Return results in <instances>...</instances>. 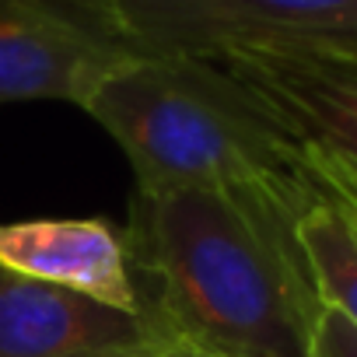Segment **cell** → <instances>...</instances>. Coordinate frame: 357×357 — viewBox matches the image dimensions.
<instances>
[{
    "label": "cell",
    "mask_w": 357,
    "mask_h": 357,
    "mask_svg": "<svg viewBox=\"0 0 357 357\" xmlns=\"http://www.w3.org/2000/svg\"><path fill=\"white\" fill-rule=\"evenodd\" d=\"M298 238L319 301L343 312L357 326V218L322 190L319 200L305 211Z\"/></svg>",
    "instance_id": "8"
},
{
    "label": "cell",
    "mask_w": 357,
    "mask_h": 357,
    "mask_svg": "<svg viewBox=\"0 0 357 357\" xmlns=\"http://www.w3.org/2000/svg\"><path fill=\"white\" fill-rule=\"evenodd\" d=\"M119 60L88 29L46 0H0V105L70 102Z\"/></svg>",
    "instance_id": "6"
},
{
    "label": "cell",
    "mask_w": 357,
    "mask_h": 357,
    "mask_svg": "<svg viewBox=\"0 0 357 357\" xmlns=\"http://www.w3.org/2000/svg\"><path fill=\"white\" fill-rule=\"evenodd\" d=\"M161 336L137 312L0 266V357H119Z\"/></svg>",
    "instance_id": "5"
},
{
    "label": "cell",
    "mask_w": 357,
    "mask_h": 357,
    "mask_svg": "<svg viewBox=\"0 0 357 357\" xmlns=\"http://www.w3.org/2000/svg\"><path fill=\"white\" fill-rule=\"evenodd\" d=\"M0 266L140 315L123 235L105 221L43 218L0 225Z\"/></svg>",
    "instance_id": "7"
},
{
    "label": "cell",
    "mask_w": 357,
    "mask_h": 357,
    "mask_svg": "<svg viewBox=\"0 0 357 357\" xmlns=\"http://www.w3.org/2000/svg\"><path fill=\"white\" fill-rule=\"evenodd\" d=\"M347 211H350V207H347ZM350 214H354V211H350ZM354 218H357V214H354Z\"/></svg>",
    "instance_id": "12"
},
{
    "label": "cell",
    "mask_w": 357,
    "mask_h": 357,
    "mask_svg": "<svg viewBox=\"0 0 357 357\" xmlns=\"http://www.w3.org/2000/svg\"><path fill=\"white\" fill-rule=\"evenodd\" d=\"M214 63L298 144H319L357 161V46H242L221 53Z\"/></svg>",
    "instance_id": "4"
},
{
    "label": "cell",
    "mask_w": 357,
    "mask_h": 357,
    "mask_svg": "<svg viewBox=\"0 0 357 357\" xmlns=\"http://www.w3.org/2000/svg\"><path fill=\"white\" fill-rule=\"evenodd\" d=\"M308 357H357V326L343 312L322 305L312 326Z\"/></svg>",
    "instance_id": "10"
},
{
    "label": "cell",
    "mask_w": 357,
    "mask_h": 357,
    "mask_svg": "<svg viewBox=\"0 0 357 357\" xmlns=\"http://www.w3.org/2000/svg\"><path fill=\"white\" fill-rule=\"evenodd\" d=\"M119 56L218 60L242 46H357V0H46Z\"/></svg>",
    "instance_id": "3"
},
{
    "label": "cell",
    "mask_w": 357,
    "mask_h": 357,
    "mask_svg": "<svg viewBox=\"0 0 357 357\" xmlns=\"http://www.w3.org/2000/svg\"><path fill=\"white\" fill-rule=\"evenodd\" d=\"M312 204L133 186L119 235L140 315L204 357H308L322 301L298 225Z\"/></svg>",
    "instance_id": "1"
},
{
    "label": "cell",
    "mask_w": 357,
    "mask_h": 357,
    "mask_svg": "<svg viewBox=\"0 0 357 357\" xmlns=\"http://www.w3.org/2000/svg\"><path fill=\"white\" fill-rule=\"evenodd\" d=\"M81 109L140 190H207L245 207L319 197L301 144L214 60L119 56Z\"/></svg>",
    "instance_id": "2"
},
{
    "label": "cell",
    "mask_w": 357,
    "mask_h": 357,
    "mask_svg": "<svg viewBox=\"0 0 357 357\" xmlns=\"http://www.w3.org/2000/svg\"><path fill=\"white\" fill-rule=\"evenodd\" d=\"M119 357H204V354H197L193 347L178 343V340H172V336H161V340H154V343H147V347H137V350H126V354H119Z\"/></svg>",
    "instance_id": "11"
},
{
    "label": "cell",
    "mask_w": 357,
    "mask_h": 357,
    "mask_svg": "<svg viewBox=\"0 0 357 357\" xmlns=\"http://www.w3.org/2000/svg\"><path fill=\"white\" fill-rule=\"evenodd\" d=\"M301 158L315 183L357 214V161L319 144H301Z\"/></svg>",
    "instance_id": "9"
}]
</instances>
